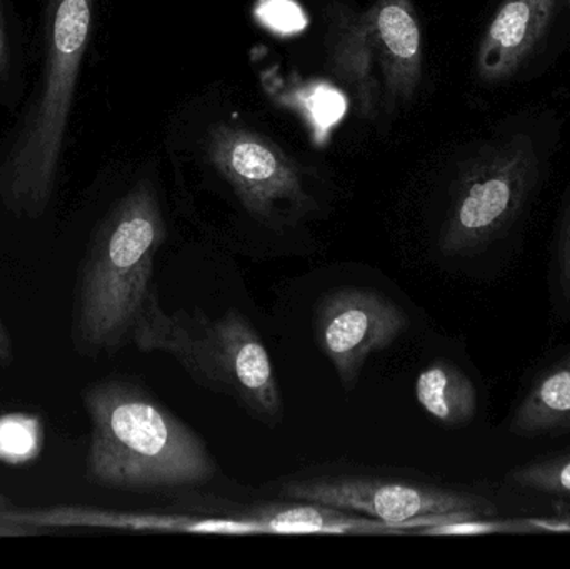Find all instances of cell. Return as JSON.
Returning <instances> with one entry per match:
<instances>
[{
    "label": "cell",
    "mask_w": 570,
    "mask_h": 569,
    "mask_svg": "<svg viewBox=\"0 0 570 569\" xmlns=\"http://www.w3.org/2000/svg\"><path fill=\"white\" fill-rule=\"evenodd\" d=\"M509 481L519 490L570 498V453L524 464L509 474Z\"/></svg>",
    "instance_id": "2e32d148"
},
{
    "label": "cell",
    "mask_w": 570,
    "mask_h": 569,
    "mask_svg": "<svg viewBox=\"0 0 570 569\" xmlns=\"http://www.w3.org/2000/svg\"><path fill=\"white\" fill-rule=\"evenodd\" d=\"M301 112L311 120L314 130L327 133L345 112V99L341 92L324 84H312L301 94Z\"/></svg>",
    "instance_id": "e0dca14e"
},
{
    "label": "cell",
    "mask_w": 570,
    "mask_h": 569,
    "mask_svg": "<svg viewBox=\"0 0 570 569\" xmlns=\"http://www.w3.org/2000/svg\"><path fill=\"white\" fill-rule=\"evenodd\" d=\"M43 424L37 414L9 413L0 416V461L10 467L32 463L40 457Z\"/></svg>",
    "instance_id": "9a60e30c"
},
{
    "label": "cell",
    "mask_w": 570,
    "mask_h": 569,
    "mask_svg": "<svg viewBox=\"0 0 570 569\" xmlns=\"http://www.w3.org/2000/svg\"><path fill=\"white\" fill-rule=\"evenodd\" d=\"M9 69V52H7L6 30H3L2 16H0V73L6 76Z\"/></svg>",
    "instance_id": "44dd1931"
},
{
    "label": "cell",
    "mask_w": 570,
    "mask_h": 569,
    "mask_svg": "<svg viewBox=\"0 0 570 569\" xmlns=\"http://www.w3.org/2000/svg\"><path fill=\"white\" fill-rule=\"evenodd\" d=\"M239 517L253 518L264 534H404L407 528L324 504H256Z\"/></svg>",
    "instance_id": "7c38bea8"
},
{
    "label": "cell",
    "mask_w": 570,
    "mask_h": 569,
    "mask_svg": "<svg viewBox=\"0 0 570 569\" xmlns=\"http://www.w3.org/2000/svg\"><path fill=\"white\" fill-rule=\"evenodd\" d=\"M538 176V156L519 136L482 157L459 180L442 227L444 256H468L489 246L524 209Z\"/></svg>",
    "instance_id": "8992f818"
},
{
    "label": "cell",
    "mask_w": 570,
    "mask_h": 569,
    "mask_svg": "<svg viewBox=\"0 0 570 569\" xmlns=\"http://www.w3.org/2000/svg\"><path fill=\"white\" fill-rule=\"evenodd\" d=\"M94 0H49L40 89L0 166V199L17 216L37 219L56 189L70 107L89 43Z\"/></svg>",
    "instance_id": "277c9868"
},
{
    "label": "cell",
    "mask_w": 570,
    "mask_h": 569,
    "mask_svg": "<svg viewBox=\"0 0 570 569\" xmlns=\"http://www.w3.org/2000/svg\"><path fill=\"white\" fill-rule=\"evenodd\" d=\"M328 66L365 120L411 104L422 80V30L411 0H375L365 10L327 9Z\"/></svg>",
    "instance_id": "5b68a950"
},
{
    "label": "cell",
    "mask_w": 570,
    "mask_h": 569,
    "mask_svg": "<svg viewBox=\"0 0 570 569\" xmlns=\"http://www.w3.org/2000/svg\"><path fill=\"white\" fill-rule=\"evenodd\" d=\"M13 363V343L9 331L0 320V367H9Z\"/></svg>",
    "instance_id": "ffe728a7"
},
{
    "label": "cell",
    "mask_w": 570,
    "mask_h": 569,
    "mask_svg": "<svg viewBox=\"0 0 570 569\" xmlns=\"http://www.w3.org/2000/svg\"><path fill=\"white\" fill-rule=\"evenodd\" d=\"M166 241L156 190L142 180L117 200L83 257L72 313L77 353L114 354L132 341L134 326L153 291L154 261Z\"/></svg>",
    "instance_id": "7a4b0ae2"
},
{
    "label": "cell",
    "mask_w": 570,
    "mask_h": 569,
    "mask_svg": "<svg viewBox=\"0 0 570 569\" xmlns=\"http://www.w3.org/2000/svg\"><path fill=\"white\" fill-rule=\"evenodd\" d=\"M559 0H505L489 23L478 52V73L501 82L518 72L554 17Z\"/></svg>",
    "instance_id": "8fae6325"
},
{
    "label": "cell",
    "mask_w": 570,
    "mask_h": 569,
    "mask_svg": "<svg viewBox=\"0 0 570 569\" xmlns=\"http://www.w3.org/2000/svg\"><path fill=\"white\" fill-rule=\"evenodd\" d=\"M283 493L292 500L354 511L409 531L495 513L491 501L475 494L367 478L291 483Z\"/></svg>",
    "instance_id": "ba28073f"
},
{
    "label": "cell",
    "mask_w": 570,
    "mask_h": 569,
    "mask_svg": "<svg viewBox=\"0 0 570 569\" xmlns=\"http://www.w3.org/2000/svg\"><path fill=\"white\" fill-rule=\"evenodd\" d=\"M554 267L559 303L570 306V213L556 249Z\"/></svg>",
    "instance_id": "d6986e66"
},
{
    "label": "cell",
    "mask_w": 570,
    "mask_h": 569,
    "mask_svg": "<svg viewBox=\"0 0 570 569\" xmlns=\"http://www.w3.org/2000/svg\"><path fill=\"white\" fill-rule=\"evenodd\" d=\"M207 154L244 209L259 223L284 227L315 209L297 164L269 137L219 124L210 129Z\"/></svg>",
    "instance_id": "52a82bcc"
},
{
    "label": "cell",
    "mask_w": 570,
    "mask_h": 569,
    "mask_svg": "<svg viewBox=\"0 0 570 569\" xmlns=\"http://www.w3.org/2000/svg\"><path fill=\"white\" fill-rule=\"evenodd\" d=\"M257 17L269 29L281 33H294L304 29L305 17L294 0H261Z\"/></svg>",
    "instance_id": "ac0fdd59"
},
{
    "label": "cell",
    "mask_w": 570,
    "mask_h": 569,
    "mask_svg": "<svg viewBox=\"0 0 570 569\" xmlns=\"http://www.w3.org/2000/svg\"><path fill=\"white\" fill-rule=\"evenodd\" d=\"M415 398L432 420L448 428L465 426L479 410L478 387L448 361H435L419 374Z\"/></svg>",
    "instance_id": "5bb4252c"
},
{
    "label": "cell",
    "mask_w": 570,
    "mask_h": 569,
    "mask_svg": "<svg viewBox=\"0 0 570 569\" xmlns=\"http://www.w3.org/2000/svg\"><path fill=\"white\" fill-rule=\"evenodd\" d=\"M511 430L524 438L570 431V354L534 381L512 414Z\"/></svg>",
    "instance_id": "4fadbf2b"
},
{
    "label": "cell",
    "mask_w": 570,
    "mask_h": 569,
    "mask_svg": "<svg viewBox=\"0 0 570 569\" xmlns=\"http://www.w3.org/2000/svg\"><path fill=\"white\" fill-rule=\"evenodd\" d=\"M62 528L136 531V533L264 534L263 524L253 518H206L176 513H136L97 510L87 507H53L42 510H10L0 513V537L37 533Z\"/></svg>",
    "instance_id": "30bf717a"
},
{
    "label": "cell",
    "mask_w": 570,
    "mask_h": 569,
    "mask_svg": "<svg viewBox=\"0 0 570 569\" xmlns=\"http://www.w3.org/2000/svg\"><path fill=\"white\" fill-rule=\"evenodd\" d=\"M411 326L407 313L377 291L342 287L318 304L317 340L345 390L368 357L392 346Z\"/></svg>",
    "instance_id": "9c48e42d"
},
{
    "label": "cell",
    "mask_w": 570,
    "mask_h": 569,
    "mask_svg": "<svg viewBox=\"0 0 570 569\" xmlns=\"http://www.w3.org/2000/svg\"><path fill=\"white\" fill-rule=\"evenodd\" d=\"M10 508H13L12 503H10L9 498L0 491V513H2V511L10 510Z\"/></svg>",
    "instance_id": "7402d4cb"
},
{
    "label": "cell",
    "mask_w": 570,
    "mask_h": 569,
    "mask_svg": "<svg viewBox=\"0 0 570 569\" xmlns=\"http://www.w3.org/2000/svg\"><path fill=\"white\" fill-rule=\"evenodd\" d=\"M132 343L144 353L169 354L200 386L233 398L254 420L276 426L283 394L269 351L240 311L220 317L203 311H169L150 291L134 326Z\"/></svg>",
    "instance_id": "3957f363"
},
{
    "label": "cell",
    "mask_w": 570,
    "mask_h": 569,
    "mask_svg": "<svg viewBox=\"0 0 570 569\" xmlns=\"http://www.w3.org/2000/svg\"><path fill=\"white\" fill-rule=\"evenodd\" d=\"M83 406L90 421L86 473L94 484L147 493L196 487L216 477V461L204 441L137 384H90Z\"/></svg>",
    "instance_id": "6da1fadb"
}]
</instances>
